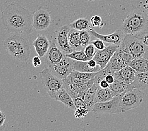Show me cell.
I'll return each mask as SVG.
<instances>
[{
    "label": "cell",
    "instance_id": "9c48e42d",
    "mask_svg": "<svg viewBox=\"0 0 148 131\" xmlns=\"http://www.w3.org/2000/svg\"><path fill=\"white\" fill-rule=\"evenodd\" d=\"M71 27L68 25H64L58 29L55 33V42L58 47L65 54H70L75 51L69 43L68 34Z\"/></svg>",
    "mask_w": 148,
    "mask_h": 131
},
{
    "label": "cell",
    "instance_id": "60d3db41",
    "mask_svg": "<svg viewBox=\"0 0 148 131\" xmlns=\"http://www.w3.org/2000/svg\"><path fill=\"white\" fill-rule=\"evenodd\" d=\"M143 57L148 59V49H147V50L146 51V52L145 54H144V55Z\"/></svg>",
    "mask_w": 148,
    "mask_h": 131
},
{
    "label": "cell",
    "instance_id": "4fadbf2b",
    "mask_svg": "<svg viewBox=\"0 0 148 131\" xmlns=\"http://www.w3.org/2000/svg\"><path fill=\"white\" fill-rule=\"evenodd\" d=\"M88 32L91 35H92L93 37L95 38L101 39L105 42H107V43L119 45L122 43L125 36V34L122 29H118L117 30L115 31L114 32L108 35H102L98 34L92 28H90L88 30Z\"/></svg>",
    "mask_w": 148,
    "mask_h": 131
},
{
    "label": "cell",
    "instance_id": "484cf974",
    "mask_svg": "<svg viewBox=\"0 0 148 131\" xmlns=\"http://www.w3.org/2000/svg\"><path fill=\"white\" fill-rule=\"evenodd\" d=\"M71 29H75L79 31L88 30L90 29V23L86 18H81L74 21L69 25Z\"/></svg>",
    "mask_w": 148,
    "mask_h": 131
},
{
    "label": "cell",
    "instance_id": "30bf717a",
    "mask_svg": "<svg viewBox=\"0 0 148 131\" xmlns=\"http://www.w3.org/2000/svg\"><path fill=\"white\" fill-rule=\"evenodd\" d=\"M51 23V14L47 10L40 8L33 14V27L37 31L46 30Z\"/></svg>",
    "mask_w": 148,
    "mask_h": 131
},
{
    "label": "cell",
    "instance_id": "3957f363",
    "mask_svg": "<svg viewBox=\"0 0 148 131\" xmlns=\"http://www.w3.org/2000/svg\"><path fill=\"white\" fill-rule=\"evenodd\" d=\"M147 27V15L143 10L136 8L124 20L121 29L125 34L136 35L146 31Z\"/></svg>",
    "mask_w": 148,
    "mask_h": 131
},
{
    "label": "cell",
    "instance_id": "ffe728a7",
    "mask_svg": "<svg viewBox=\"0 0 148 131\" xmlns=\"http://www.w3.org/2000/svg\"><path fill=\"white\" fill-rule=\"evenodd\" d=\"M55 100L59 101L62 103L67 107L70 109H72L73 110H75L76 109V106L74 103L73 98L70 96V95L67 92V91L64 88L60 91L59 93L56 97Z\"/></svg>",
    "mask_w": 148,
    "mask_h": 131
},
{
    "label": "cell",
    "instance_id": "d4e9b609",
    "mask_svg": "<svg viewBox=\"0 0 148 131\" xmlns=\"http://www.w3.org/2000/svg\"><path fill=\"white\" fill-rule=\"evenodd\" d=\"M62 81L63 83H64V89L70 95V96L73 99L78 97V95L80 91L77 84L73 83L71 80H70L69 76L66 79Z\"/></svg>",
    "mask_w": 148,
    "mask_h": 131
},
{
    "label": "cell",
    "instance_id": "83f0119b",
    "mask_svg": "<svg viewBox=\"0 0 148 131\" xmlns=\"http://www.w3.org/2000/svg\"><path fill=\"white\" fill-rule=\"evenodd\" d=\"M66 56L71 59L77 60V61H89L88 58L84 53V51H73V52L70 54H66Z\"/></svg>",
    "mask_w": 148,
    "mask_h": 131
},
{
    "label": "cell",
    "instance_id": "8fae6325",
    "mask_svg": "<svg viewBox=\"0 0 148 131\" xmlns=\"http://www.w3.org/2000/svg\"><path fill=\"white\" fill-rule=\"evenodd\" d=\"M48 68L52 73L62 80L66 79L73 71L69 58L66 56L59 62L49 66Z\"/></svg>",
    "mask_w": 148,
    "mask_h": 131
},
{
    "label": "cell",
    "instance_id": "9a60e30c",
    "mask_svg": "<svg viewBox=\"0 0 148 131\" xmlns=\"http://www.w3.org/2000/svg\"><path fill=\"white\" fill-rule=\"evenodd\" d=\"M137 73L135 69L129 65L115 72L114 76L115 79L121 80L127 84H130L134 81Z\"/></svg>",
    "mask_w": 148,
    "mask_h": 131
},
{
    "label": "cell",
    "instance_id": "603a6c76",
    "mask_svg": "<svg viewBox=\"0 0 148 131\" xmlns=\"http://www.w3.org/2000/svg\"><path fill=\"white\" fill-rule=\"evenodd\" d=\"M116 95L114 94L110 88H102L98 87L96 93L97 102H105L111 100Z\"/></svg>",
    "mask_w": 148,
    "mask_h": 131
},
{
    "label": "cell",
    "instance_id": "8992f818",
    "mask_svg": "<svg viewBox=\"0 0 148 131\" xmlns=\"http://www.w3.org/2000/svg\"><path fill=\"white\" fill-rule=\"evenodd\" d=\"M122 112L138 107L141 104L144 98L143 91L137 88L126 91L119 95Z\"/></svg>",
    "mask_w": 148,
    "mask_h": 131
},
{
    "label": "cell",
    "instance_id": "ba28073f",
    "mask_svg": "<svg viewBox=\"0 0 148 131\" xmlns=\"http://www.w3.org/2000/svg\"><path fill=\"white\" fill-rule=\"evenodd\" d=\"M124 43L132 56L133 59L143 57L148 47L135 35L125 34Z\"/></svg>",
    "mask_w": 148,
    "mask_h": 131
},
{
    "label": "cell",
    "instance_id": "5b68a950",
    "mask_svg": "<svg viewBox=\"0 0 148 131\" xmlns=\"http://www.w3.org/2000/svg\"><path fill=\"white\" fill-rule=\"evenodd\" d=\"M40 75L45 91L51 98L55 100L60 91L64 88L63 81L52 73L49 68L42 69Z\"/></svg>",
    "mask_w": 148,
    "mask_h": 131
},
{
    "label": "cell",
    "instance_id": "ac0fdd59",
    "mask_svg": "<svg viewBox=\"0 0 148 131\" xmlns=\"http://www.w3.org/2000/svg\"><path fill=\"white\" fill-rule=\"evenodd\" d=\"M98 87H99V83L97 82V81H95L93 85L89 90L85 91V93H84V95L83 98V99L86 104L87 108H88L90 112L93 106L97 102L96 93Z\"/></svg>",
    "mask_w": 148,
    "mask_h": 131
},
{
    "label": "cell",
    "instance_id": "e0dca14e",
    "mask_svg": "<svg viewBox=\"0 0 148 131\" xmlns=\"http://www.w3.org/2000/svg\"><path fill=\"white\" fill-rule=\"evenodd\" d=\"M69 61L71 62L73 70L77 71L86 73H97L101 70V68L99 65L96 67V68H91L89 65L88 61H77V60L71 58H69Z\"/></svg>",
    "mask_w": 148,
    "mask_h": 131
},
{
    "label": "cell",
    "instance_id": "6da1fadb",
    "mask_svg": "<svg viewBox=\"0 0 148 131\" xmlns=\"http://www.w3.org/2000/svg\"><path fill=\"white\" fill-rule=\"evenodd\" d=\"M33 14L17 3H12L1 13V20L8 32L29 35L34 29Z\"/></svg>",
    "mask_w": 148,
    "mask_h": 131
},
{
    "label": "cell",
    "instance_id": "44dd1931",
    "mask_svg": "<svg viewBox=\"0 0 148 131\" xmlns=\"http://www.w3.org/2000/svg\"><path fill=\"white\" fill-rule=\"evenodd\" d=\"M109 88H110L111 90L114 92L116 96L122 94V93H124V92L126 91L132 90L133 88H134L132 85V84H127L123 82V81L117 79H115L114 82L110 84Z\"/></svg>",
    "mask_w": 148,
    "mask_h": 131
},
{
    "label": "cell",
    "instance_id": "d6a6232c",
    "mask_svg": "<svg viewBox=\"0 0 148 131\" xmlns=\"http://www.w3.org/2000/svg\"><path fill=\"white\" fill-rule=\"evenodd\" d=\"M135 35L137 38H139V39L143 42L144 44L146 45L148 47V31L147 30L142 32H140L139 34H137Z\"/></svg>",
    "mask_w": 148,
    "mask_h": 131
},
{
    "label": "cell",
    "instance_id": "cb8c5ba5",
    "mask_svg": "<svg viewBox=\"0 0 148 131\" xmlns=\"http://www.w3.org/2000/svg\"><path fill=\"white\" fill-rule=\"evenodd\" d=\"M69 43L74 50H77L82 47L80 39V31L71 29L68 34Z\"/></svg>",
    "mask_w": 148,
    "mask_h": 131
},
{
    "label": "cell",
    "instance_id": "e575fe53",
    "mask_svg": "<svg viewBox=\"0 0 148 131\" xmlns=\"http://www.w3.org/2000/svg\"><path fill=\"white\" fill-rule=\"evenodd\" d=\"M90 22L93 27H98L102 22V19L99 15H94L91 18Z\"/></svg>",
    "mask_w": 148,
    "mask_h": 131
},
{
    "label": "cell",
    "instance_id": "2e32d148",
    "mask_svg": "<svg viewBox=\"0 0 148 131\" xmlns=\"http://www.w3.org/2000/svg\"><path fill=\"white\" fill-rule=\"evenodd\" d=\"M51 44L50 40L43 35H38L36 39L33 42L37 54L40 58L45 57L51 47Z\"/></svg>",
    "mask_w": 148,
    "mask_h": 131
},
{
    "label": "cell",
    "instance_id": "f1b7e54d",
    "mask_svg": "<svg viewBox=\"0 0 148 131\" xmlns=\"http://www.w3.org/2000/svg\"><path fill=\"white\" fill-rule=\"evenodd\" d=\"M80 39L83 48L90 44L91 40V34L88 30L80 31Z\"/></svg>",
    "mask_w": 148,
    "mask_h": 131
},
{
    "label": "cell",
    "instance_id": "4dcf8cb0",
    "mask_svg": "<svg viewBox=\"0 0 148 131\" xmlns=\"http://www.w3.org/2000/svg\"><path fill=\"white\" fill-rule=\"evenodd\" d=\"M90 110L87 107L77 108L75 110V116L76 119H83L88 114Z\"/></svg>",
    "mask_w": 148,
    "mask_h": 131
},
{
    "label": "cell",
    "instance_id": "8d00e7d4",
    "mask_svg": "<svg viewBox=\"0 0 148 131\" xmlns=\"http://www.w3.org/2000/svg\"><path fill=\"white\" fill-rule=\"evenodd\" d=\"M40 58V57H39V56H34L33 58L32 64L35 68H38V67H39L41 65L42 62Z\"/></svg>",
    "mask_w": 148,
    "mask_h": 131
},
{
    "label": "cell",
    "instance_id": "74e56055",
    "mask_svg": "<svg viewBox=\"0 0 148 131\" xmlns=\"http://www.w3.org/2000/svg\"><path fill=\"white\" fill-rule=\"evenodd\" d=\"M105 80L107 81V83L109 84H111L115 81V78L114 74H107V75H106V76L105 77Z\"/></svg>",
    "mask_w": 148,
    "mask_h": 131
},
{
    "label": "cell",
    "instance_id": "b9f144b4",
    "mask_svg": "<svg viewBox=\"0 0 148 131\" xmlns=\"http://www.w3.org/2000/svg\"><path fill=\"white\" fill-rule=\"evenodd\" d=\"M89 1H96V0H88Z\"/></svg>",
    "mask_w": 148,
    "mask_h": 131
},
{
    "label": "cell",
    "instance_id": "f35d334b",
    "mask_svg": "<svg viewBox=\"0 0 148 131\" xmlns=\"http://www.w3.org/2000/svg\"><path fill=\"white\" fill-rule=\"evenodd\" d=\"M6 120V115L2 111L0 112V127H2L4 125Z\"/></svg>",
    "mask_w": 148,
    "mask_h": 131
},
{
    "label": "cell",
    "instance_id": "d6986e66",
    "mask_svg": "<svg viewBox=\"0 0 148 131\" xmlns=\"http://www.w3.org/2000/svg\"><path fill=\"white\" fill-rule=\"evenodd\" d=\"M134 88L141 91L148 90V71L144 73H137L134 81L132 83Z\"/></svg>",
    "mask_w": 148,
    "mask_h": 131
},
{
    "label": "cell",
    "instance_id": "836d02e7",
    "mask_svg": "<svg viewBox=\"0 0 148 131\" xmlns=\"http://www.w3.org/2000/svg\"><path fill=\"white\" fill-rule=\"evenodd\" d=\"M74 103L76 106V108H86L87 107V105L84 102V100L82 98L77 97L75 99H73Z\"/></svg>",
    "mask_w": 148,
    "mask_h": 131
},
{
    "label": "cell",
    "instance_id": "4316f807",
    "mask_svg": "<svg viewBox=\"0 0 148 131\" xmlns=\"http://www.w3.org/2000/svg\"><path fill=\"white\" fill-rule=\"evenodd\" d=\"M97 73H86V72H80L77 71L73 70L71 73V75L73 77L77 78L82 79L84 80H89L93 79L96 76Z\"/></svg>",
    "mask_w": 148,
    "mask_h": 131
},
{
    "label": "cell",
    "instance_id": "f546056e",
    "mask_svg": "<svg viewBox=\"0 0 148 131\" xmlns=\"http://www.w3.org/2000/svg\"><path fill=\"white\" fill-rule=\"evenodd\" d=\"M97 49L95 48V46L92 44H89L88 45H86L84 49V52L85 53V54L88 58V60L93 59L94 56L96 54Z\"/></svg>",
    "mask_w": 148,
    "mask_h": 131
},
{
    "label": "cell",
    "instance_id": "277c9868",
    "mask_svg": "<svg viewBox=\"0 0 148 131\" xmlns=\"http://www.w3.org/2000/svg\"><path fill=\"white\" fill-rule=\"evenodd\" d=\"M132 59L133 58L129 49L124 43H122L105 69L110 74H114L115 72L129 66Z\"/></svg>",
    "mask_w": 148,
    "mask_h": 131
},
{
    "label": "cell",
    "instance_id": "5bb4252c",
    "mask_svg": "<svg viewBox=\"0 0 148 131\" xmlns=\"http://www.w3.org/2000/svg\"><path fill=\"white\" fill-rule=\"evenodd\" d=\"M65 56L66 54L58 47L56 42H51V47L45 55V62L48 67L51 66L59 62Z\"/></svg>",
    "mask_w": 148,
    "mask_h": 131
},
{
    "label": "cell",
    "instance_id": "7c38bea8",
    "mask_svg": "<svg viewBox=\"0 0 148 131\" xmlns=\"http://www.w3.org/2000/svg\"><path fill=\"white\" fill-rule=\"evenodd\" d=\"M119 46V45L111 44L102 50H98L97 51L93 59H95L98 64L100 66L101 69H104L107 66Z\"/></svg>",
    "mask_w": 148,
    "mask_h": 131
},
{
    "label": "cell",
    "instance_id": "d590c367",
    "mask_svg": "<svg viewBox=\"0 0 148 131\" xmlns=\"http://www.w3.org/2000/svg\"><path fill=\"white\" fill-rule=\"evenodd\" d=\"M91 43L95 46V48H96L97 50H102V49L106 47L104 44V41L101 39H98V38H97V40L91 42Z\"/></svg>",
    "mask_w": 148,
    "mask_h": 131
},
{
    "label": "cell",
    "instance_id": "7402d4cb",
    "mask_svg": "<svg viewBox=\"0 0 148 131\" xmlns=\"http://www.w3.org/2000/svg\"><path fill=\"white\" fill-rule=\"evenodd\" d=\"M129 66L135 69L137 73H144L148 71V59L144 58H135L130 62Z\"/></svg>",
    "mask_w": 148,
    "mask_h": 131
},
{
    "label": "cell",
    "instance_id": "7a4b0ae2",
    "mask_svg": "<svg viewBox=\"0 0 148 131\" xmlns=\"http://www.w3.org/2000/svg\"><path fill=\"white\" fill-rule=\"evenodd\" d=\"M3 45L8 54L17 61L26 62L30 57L29 42L22 34L13 33L4 40Z\"/></svg>",
    "mask_w": 148,
    "mask_h": 131
},
{
    "label": "cell",
    "instance_id": "ab89813d",
    "mask_svg": "<svg viewBox=\"0 0 148 131\" xmlns=\"http://www.w3.org/2000/svg\"><path fill=\"white\" fill-rule=\"evenodd\" d=\"M99 86H100V87H101L102 88H109L110 84H109L107 83V81L106 80L103 79V80H102L100 82Z\"/></svg>",
    "mask_w": 148,
    "mask_h": 131
},
{
    "label": "cell",
    "instance_id": "1f68e13d",
    "mask_svg": "<svg viewBox=\"0 0 148 131\" xmlns=\"http://www.w3.org/2000/svg\"><path fill=\"white\" fill-rule=\"evenodd\" d=\"M95 78L93 79H91L88 81H87L86 82L84 83L83 84H79V85H77L78 86V88L80 91H87L88 90H89L90 88L93 85V84L95 83Z\"/></svg>",
    "mask_w": 148,
    "mask_h": 131
},
{
    "label": "cell",
    "instance_id": "52a82bcc",
    "mask_svg": "<svg viewBox=\"0 0 148 131\" xmlns=\"http://www.w3.org/2000/svg\"><path fill=\"white\" fill-rule=\"evenodd\" d=\"M90 112L94 114H120L122 112L121 100L119 95L115 96L111 100L105 102H97L92 108Z\"/></svg>",
    "mask_w": 148,
    "mask_h": 131
}]
</instances>
